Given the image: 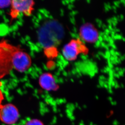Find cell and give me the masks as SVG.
<instances>
[{
  "label": "cell",
  "mask_w": 125,
  "mask_h": 125,
  "mask_svg": "<svg viewBox=\"0 0 125 125\" xmlns=\"http://www.w3.org/2000/svg\"><path fill=\"white\" fill-rule=\"evenodd\" d=\"M39 84L41 87L46 91H56L58 88L54 78L50 73H44L40 76Z\"/></svg>",
  "instance_id": "obj_5"
},
{
  "label": "cell",
  "mask_w": 125,
  "mask_h": 125,
  "mask_svg": "<svg viewBox=\"0 0 125 125\" xmlns=\"http://www.w3.org/2000/svg\"><path fill=\"white\" fill-rule=\"evenodd\" d=\"M19 117L18 110L13 104H3L0 108V120L5 124H15L19 119Z\"/></svg>",
  "instance_id": "obj_3"
},
{
  "label": "cell",
  "mask_w": 125,
  "mask_h": 125,
  "mask_svg": "<svg viewBox=\"0 0 125 125\" xmlns=\"http://www.w3.org/2000/svg\"><path fill=\"white\" fill-rule=\"evenodd\" d=\"M34 1L32 0H17L11 1L10 15L13 20L16 18L20 13H23L26 16H30L34 10Z\"/></svg>",
  "instance_id": "obj_2"
},
{
  "label": "cell",
  "mask_w": 125,
  "mask_h": 125,
  "mask_svg": "<svg viewBox=\"0 0 125 125\" xmlns=\"http://www.w3.org/2000/svg\"><path fill=\"white\" fill-rule=\"evenodd\" d=\"M24 125H44L42 121L39 119H29L26 122Z\"/></svg>",
  "instance_id": "obj_7"
},
{
  "label": "cell",
  "mask_w": 125,
  "mask_h": 125,
  "mask_svg": "<svg viewBox=\"0 0 125 125\" xmlns=\"http://www.w3.org/2000/svg\"><path fill=\"white\" fill-rule=\"evenodd\" d=\"M2 85V83L1 82H0V108L1 107L2 105L3 104L2 103L4 100V95L1 90V86Z\"/></svg>",
  "instance_id": "obj_9"
},
{
  "label": "cell",
  "mask_w": 125,
  "mask_h": 125,
  "mask_svg": "<svg viewBox=\"0 0 125 125\" xmlns=\"http://www.w3.org/2000/svg\"><path fill=\"white\" fill-rule=\"evenodd\" d=\"M12 0H0V8H4L11 5Z\"/></svg>",
  "instance_id": "obj_8"
},
{
  "label": "cell",
  "mask_w": 125,
  "mask_h": 125,
  "mask_svg": "<svg viewBox=\"0 0 125 125\" xmlns=\"http://www.w3.org/2000/svg\"><path fill=\"white\" fill-rule=\"evenodd\" d=\"M63 35L64 31L60 24L54 20H50L41 27L38 39L42 47L51 49L59 43Z\"/></svg>",
  "instance_id": "obj_1"
},
{
  "label": "cell",
  "mask_w": 125,
  "mask_h": 125,
  "mask_svg": "<svg viewBox=\"0 0 125 125\" xmlns=\"http://www.w3.org/2000/svg\"><path fill=\"white\" fill-rule=\"evenodd\" d=\"M80 36L83 40L87 42H94L98 38L96 30L90 24H85L80 29Z\"/></svg>",
  "instance_id": "obj_6"
},
{
  "label": "cell",
  "mask_w": 125,
  "mask_h": 125,
  "mask_svg": "<svg viewBox=\"0 0 125 125\" xmlns=\"http://www.w3.org/2000/svg\"><path fill=\"white\" fill-rule=\"evenodd\" d=\"M82 46L79 41H71L65 45L63 49L62 53L64 57L69 61L74 60L82 52Z\"/></svg>",
  "instance_id": "obj_4"
}]
</instances>
